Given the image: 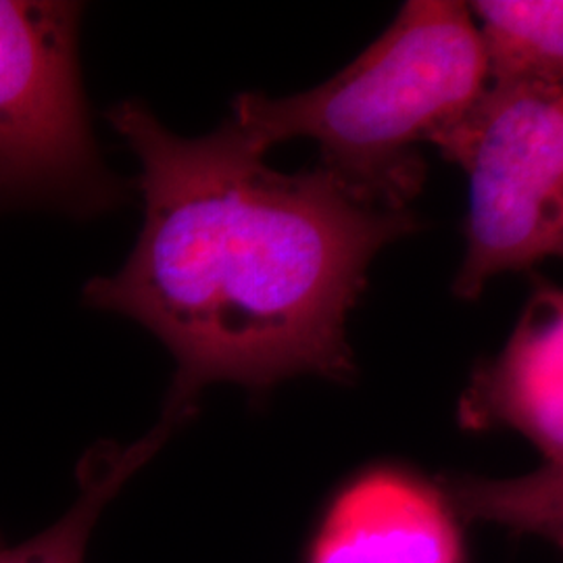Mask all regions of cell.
I'll return each mask as SVG.
<instances>
[{
	"instance_id": "9c48e42d",
	"label": "cell",
	"mask_w": 563,
	"mask_h": 563,
	"mask_svg": "<svg viewBox=\"0 0 563 563\" xmlns=\"http://www.w3.org/2000/svg\"><path fill=\"white\" fill-rule=\"evenodd\" d=\"M562 470L541 465L516 481H483L470 476L443 478L449 504L457 518L490 520L518 530L541 534L562 543Z\"/></svg>"
},
{
	"instance_id": "6da1fadb",
	"label": "cell",
	"mask_w": 563,
	"mask_h": 563,
	"mask_svg": "<svg viewBox=\"0 0 563 563\" xmlns=\"http://www.w3.org/2000/svg\"><path fill=\"white\" fill-rule=\"evenodd\" d=\"M107 120L141 162L144 223L84 301L141 323L172 353L162 423L186 422L211 384L265 395L305 374L353 380L346 322L380 249L418 230L409 209L363 201L320 165L272 169L232 120L181 139L134 99Z\"/></svg>"
},
{
	"instance_id": "277c9868",
	"label": "cell",
	"mask_w": 563,
	"mask_h": 563,
	"mask_svg": "<svg viewBox=\"0 0 563 563\" xmlns=\"http://www.w3.org/2000/svg\"><path fill=\"white\" fill-rule=\"evenodd\" d=\"M80 4L0 0V207L95 213L120 201L78 65Z\"/></svg>"
},
{
	"instance_id": "8992f818",
	"label": "cell",
	"mask_w": 563,
	"mask_h": 563,
	"mask_svg": "<svg viewBox=\"0 0 563 563\" xmlns=\"http://www.w3.org/2000/svg\"><path fill=\"white\" fill-rule=\"evenodd\" d=\"M465 430H518L543 465L563 467V295L539 280L520 322L490 362L481 363L460 399Z\"/></svg>"
},
{
	"instance_id": "5b68a950",
	"label": "cell",
	"mask_w": 563,
	"mask_h": 563,
	"mask_svg": "<svg viewBox=\"0 0 563 563\" xmlns=\"http://www.w3.org/2000/svg\"><path fill=\"white\" fill-rule=\"evenodd\" d=\"M309 563H463L462 532L441 484L384 463L332 499Z\"/></svg>"
},
{
	"instance_id": "52a82bcc",
	"label": "cell",
	"mask_w": 563,
	"mask_h": 563,
	"mask_svg": "<svg viewBox=\"0 0 563 563\" xmlns=\"http://www.w3.org/2000/svg\"><path fill=\"white\" fill-rule=\"evenodd\" d=\"M169 430L155 426L144 439L130 446H97L80 463V493L57 522L21 544H7L0 537V563H84L95 523L144 463L148 462Z\"/></svg>"
},
{
	"instance_id": "3957f363",
	"label": "cell",
	"mask_w": 563,
	"mask_h": 563,
	"mask_svg": "<svg viewBox=\"0 0 563 563\" xmlns=\"http://www.w3.org/2000/svg\"><path fill=\"white\" fill-rule=\"evenodd\" d=\"M432 144L470 181L460 299L476 301L495 276L562 255V86L488 84Z\"/></svg>"
},
{
	"instance_id": "7a4b0ae2",
	"label": "cell",
	"mask_w": 563,
	"mask_h": 563,
	"mask_svg": "<svg viewBox=\"0 0 563 563\" xmlns=\"http://www.w3.org/2000/svg\"><path fill=\"white\" fill-rule=\"evenodd\" d=\"M488 86L467 4L411 0L374 44L336 76L301 95L234 101L232 123L267 153L311 139L320 167L353 195L407 211L422 192V142H434Z\"/></svg>"
},
{
	"instance_id": "ba28073f",
	"label": "cell",
	"mask_w": 563,
	"mask_h": 563,
	"mask_svg": "<svg viewBox=\"0 0 563 563\" xmlns=\"http://www.w3.org/2000/svg\"><path fill=\"white\" fill-rule=\"evenodd\" d=\"M467 11L478 20L488 84L562 86L560 0H483L467 4Z\"/></svg>"
}]
</instances>
